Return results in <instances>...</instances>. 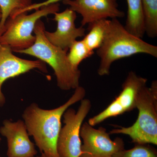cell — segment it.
I'll use <instances>...</instances> for the list:
<instances>
[{
  "label": "cell",
  "mask_w": 157,
  "mask_h": 157,
  "mask_svg": "<svg viewBox=\"0 0 157 157\" xmlns=\"http://www.w3.org/2000/svg\"><path fill=\"white\" fill-rule=\"evenodd\" d=\"M82 17L81 26L99 20L123 18L124 12L118 9L117 0H68L63 1Z\"/></svg>",
  "instance_id": "obj_9"
},
{
  "label": "cell",
  "mask_w": 157,
  "mask_h": 157,
  "mask_svg": "<svg viewBox=\"0 0 157 157\" xmlns=\"http://www.w3.org/2000/svg\"><path fill=\"white\" fill-rule=\"evenodd\" d=\"M64 104L51 109H42L36 103L27 107L22 114L29 135L33 136L42 153L48 157H59L57 143L61 129V118L70 106L81 101L86 94L84 88L78 86Z\"/></svg>",
  "instance_id": "obj_1"
},
{
  "label": "cell",
  "mask_w": 157,
  "mask_h": 157,
  "mask_svg": "<svg viewBox=\"0 0 157 157\" xmlns=\"http://www.w3.org/2000/svg\"><path fill=\"white\" fill-rule=\"evenodd\" d=\"M113 157H157L156 150L148 144H137L129 150H122Z\"/></svg>",
  "instance_id": "obj_18"
},
{
  "label": "cell",
  "mask_w": 157,
  "mask_h": 157,
  "mask_svg": "<svg viewBox=\"0 0 157 157\" xmlns=\"http://www.w3.org/2000/svg\"><path fill=\"white\" fill-rule=\"evenodd\" d=\"M109 19L99 20L88 24V33L82 39L91 50L98 49L101 47L106 36Z\"/></svg>",
  "instance_id": "obj_14"
},
{
  "label": "cell",
  "mask_w": 157,
  "mask_h": 157,
  "mask_svg": "<svg viewBox=\"0 0 157 157\" xmlns=\"http://www.w3.org/2000/svg\"><path fill=\"white\" fill-rule=\"evenodd\" d=\"M37 157H48L46 156V155L42 153V155H41L39 156H38Z\"/></svg>",
  "instance_id": "obj_20"
},
{
  "label": "cell",
  "mask_w": 157,
  "mask_h": 157,
  "mask_svg": "<svg viewBox=\"0 0 157 157\" xmlns=\"http://www.w3.org/2000/svg\"><path fill=\"white\" fill-rule=\"evenodd\" d=\"M32 0H0L2 18L0 20V36L2 34L6 20L16 11L28 7Z\"/></svg>",
  "instance_id": "obj_16"
},
{
  "label": "cell",
  "mask_w": 157,
  "mask_h": 157,
  "mask_svg": "<svg viewBox=\"0 0 157 157\" xmlns=\"http://www.w3.org/2000/svg\"><path fill=\"white\" fill-rule=\"evenodd\" d=\"M1 18H2V12H1V9H0V20H1Z\"/></svg>",
  "instance_id": "obj_21"
},
{
  "label": "cell",
  "mask_w": 157,
  "mask_h": 157,
  "mask_svg": "<svg viewBox=\"0 0 157 157\" xmlns=\"http://www.w3.org/2000/svg\"><path fill=\"white\" fill-rule=\"evenodd\" d=\"M54 14L53 20L57 23L56 31L51 33L45 30V36L53 45L68 51L77 38L85 36V29L82 26L76 27V13L70 8Z\"/></svg>",
  "instance_id": "obj_12"
},
{
  "label": "cell",
  "mask_w": 157,
  "mask_h": 157,
  "mask_svg": "<svg viewBox=\"0 0 157 157\" xmlns=\"http://www.w3.org/2000/svg\"><path fill=\"white\" fill-rule=\"evenodd\" d=\"M100 58L98 75H109L111 65L116 61L137 54L157 57V46L151 45L129 33L117 18L109 20L106 36L97 49Z\"/></svg>",
  "instance_id": "obj_2"
},
{
  "label": "cell",
  "mask_w": 157,
  "mask_h": 157,
  "mask_svg": "<svg viewBox=\"0 0 157 157\" xmlns=\"http://www.w3.org/2000/svg\"><path fill=\"white\" fill-rule=\"evenodd\" d=\"M0 133L7 139L8 157H35L37 154L23 121L5 120L0 128Z\"/></svg>",
  "instance_id": "obj_11"
},
{
  "label": "cell",
  "mask_w": 157,
  "mask_h": 157,
  "mask_svg": "<svg viewBox=\"0 0 157 157\" xmlns=\"http://www.w3.org/2000/svg\"><path fill=\"white\" fill-rule=\"evenodd\" d=\"M145 33L151 39L157 36V0H141Z\"/></svg>",
  "instance_id": "obj_15"
},
{
  "label": "cell",
  "mask_w": 157,
  "mask_h": 157,
  "mask_svg": "<svg viewBox=\"0 0 157 157\" xmlns=\"http://www.w3.org/2000/svg\"><path fill=\"white\" fill-rule=\"evenodd\" d=\"M35 69L46 73L45 63L40 60H29L20 58L12 53L9 46L0 44V107L6 103V98L2 92V86L7 79L24 74Z\"/></svg>",
  "instance_id": "obj_10"
},
{
  "label": "cell",
  "mask_w": 157,
  "mask_h": 157,
  "mask_svg": "<svg viewBox=\"0 0 157 157\" xmlns=\"http://www.w3.org/2000/svg\"><path fill=\"white\" fill-rule=\"evenodd\" d=\"M80 101L77 111L73 108H68L63 114L65 125L61 129L57 143L59 157H80L81 155L80 129L92 105L88 99Z\"/></svg>",
  "instance_id": "obj_6"
},
{
  "label": "cell",
  "mask_w": 157,
  "mask_h": 157,
  "mask_svg": "<svg viewBox=\"0 0 157 157\" xmlns=\"http://www.w3.org/2000/svg\"><path fill=\"white\" fill-rule=\"evenodd\" d=\"M127 17L125 28L129 33L142 39L145 34L141 0H127Z\"/></svg>",
  "instance_id": "obj_13"
},
{
  "label": "cell",
  "mask_w": 157,
  "mask_h": 157,
  "mask_svg": "<svg viewBox=\"0 0 157 157\" xmlns=\"http://www.w3.org/2000/svg\"><path fill=\"white\" fill-rule=\"evenodd\" d=\"M147 79L138 76L135 72L128 73L123 83L121 91L109 106L88 121L92 126L101 123L109 117H115L136 108V101L140 90L146 86Z\"/></svg>",
  "instance_id": "obj_7"
},
{
  "label": "cell",
  "mask_w": 157,
  "mask_h": 157,
  "mask_svg": "<svg viewBox=\"0 0 157 157\" xmlns=\"http://www.w3.org/2000/svg\"><path fill=\"white\" fill-rule=\"evenodd\" d=\"M1 141H2V138L0 137V144H1Z\"/></svg>",
  "instance_id": "obj_22"
},
{
  "label": "cell",
  "mask_w": 157,
  "mask_h": 157,
  "mask_svg": "<svg viewBox=\"0 0 157 157\" xmlns=\"http://www.w3.org/2000/svg\"><path fill=\"white\" fill-rule=\"evenodd\" d=\"M68 1V0H46L42 2L35 3V4H32L30 6L25 8V9H21L16 11L15 13L12 14L11 16H15L17 14H20V13H24V12H28V11H32V10H37L38 9H40V8L42 7H45L52 5V4H56L58 3L60 1Z\"/></svg>",
  "instance_id": "obj_19"
},
{
  "label": "cell",
  "mask_w": 157,
  "mask_h": 157,
  "mask_svg": "<svg viewBox=\"0 0 157 157\" xmlns=\"http://www.w3.org/2000/svg\"><path fill=\"white\" fill-rule=\"evenodd\" d=\"M67 57L72 66L76 69L82 61L90 57L94 54V51L86 46L83 40H76L69 48Z\"/></svg>",
  "instance_id": "obj_17"
},
{
  "label": "cell",
  "mask_w": 157,
  "mask_h": 157,
  "mask_svg": "<svg viewBox=\"0 0 157 157\" xmlns=\"http://www.w3.org/2000/svg\"><path fill=\"white\" fill-rule=\"evenodd\" d=\"M59 4L58 3L42 7L31 14L24 12L9 17L0 36V44L9 46L16 52L29 48L36 40V37L32 33L37 21L42 17L59 12Z\"/></svg>",
  "instance_id": "obj_5"
},
{
  "label": "cell",
  "mask_w": 157,
  "mask_h": 157,
  "mask_svg": "<svg viewBox=\"0 0 157 157\" xmlns=\"http://www.w3.org/2000/svg\"><path fill=\"white\" fill-rule=\"evenodd\" d=\"M44 23L39 19L34 29L36 40L29 48L19 51L18 53L35 57L51 67L56 76L58 86L63 90L75 89L79 86L81 73L70 64L67 51L53 45L45 34Z\"/></svg>",
  "instance_id": "obj_3"
},
{
  "label": "cell",
  "mask_w": 157,
  "mask_h": 157,
  "mask_svg": "<svg viewBox=\"0 0 157 157\" xmlns=\"http://www.w3.org/2000/svg\"><path fill=\"white\" fill-rule=\"evenodd\" d=\"M138 109L137 121L131 126L119 127L113 129L110 134L128 135L137 144H157V82L150 87L145 86L139 92L136 101Z\"/></svg>",
  "instance_id": "obj_4"
},
{
  "label": "cell",
  "mask_w": 157,
  "mask_h": 157,
  "mask_svg": "<svg viewBox=\"0 0 157 157\" xmlns=\"http://www.w3.org/2000/svg\"><path fill=\"white\" fill-rule=\"evenodd\" d=\"M80 136L83 140L80 157H113L124 149L122 139L117 137L112 140L106 128H94L87 122L82 125Z\"/></svg>",
  "instance_id": "obj_8"
}]
</instances>
